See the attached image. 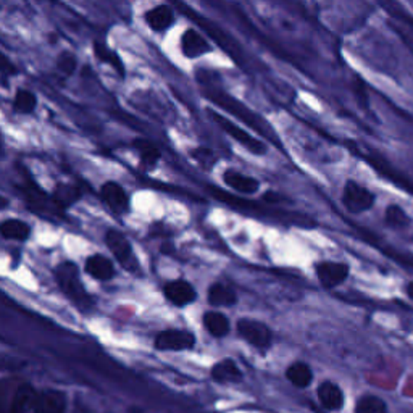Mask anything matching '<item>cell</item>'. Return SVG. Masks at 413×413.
Instances as JSON below:
<instances>
[{
	"label": "cell",
	"mask_w": 413,
	"mask_h": 413,
	"mask_svg": "<svg viewBox=\"0 0 413 413\" xmlns=\"http://www.w3.org/2000/svg\"><path fill=\"white\" fill-rule=\"evenodd\" d=\"M102 197L115 214H125L130 209V197L120 184L105 183L102 186Z\"/></svg>",
	"instance_id": "15"
},
{
	"label": "cell",
	"mask_w": 413,
	"mask_h": 413,
	"mask_svg": "<svg viewBox=\"0 0 413 413\" xmlns=\"http://www.w3.org/2000/svg\"><path fill=\"white\" fill-rule=\"evenodd\" d=\"M238 336L260 352H266L273 345V331L264 321L252 318H241L236 323Z\"/></svg>",
	"instance_id": "1"
},
{
	"label": "cell",
	"mask_w": 413,
	"mask_h": 413,
	"mask_svg": "<svg viewBox=\"0 0 413 413\" xmlns=\"http://www.w3.org/2000/svg\"><path fill=\"white\" fill-rule=\"evenodd\" d=\"M315 273L321 288L331 291V289L343 286V284L349 280L350 266L345 264V261L321 260L315 265Z\"/></svg>",
	"instance_id": "5"
},
{
	"label": "cell",
	"mask_w": 413,
	"mask_h": 413,
	"mask_svg": "<svg viewBox=\"0 0 413 413\" xmlns=\"http://www.w3.org/2000/svg\"><path fill=\"white\" fill-rule=\"evenodd\" d=\"M405 294H407V297H409L410 300H413V281L407 283V286H405Z\"/></svg>",
	"instance_id": "30"
},
{
	"label": "cell",
	"mask_w": 413,
	"mask_h": 413,
	"mask_svg": "<svg viewBox=\"0 0 413 413\" xmlns=\"http://www.w3.org/2000/svg\"><path fill=\"white\" fill-rule=\"evenodd\" d=\"M195 334L187 329H165L155 338V349L164 352H183L195 347Z\"/></svg>",
	"instance_id": "6"
},
{
	"label": "cell",
	"mask_w": 413,
	"mask_h": 413,
	"mask_svg": "<svg viewBox=\"0 0 413 413\" xmlns=\"http://www.w3.org/2000/svg\"><path fill=\"white\" fill-rule=\"evenodd\" d=\"M15 110L20 113H31L36 109V96L30 91H20L15 96Z\"/></svg>",
	"instance_id": "27"
},
{
	"label": "cell",
	"mask_w": 413,
	"mask_h": 413,
	"mask_svg": "<svg viewBox=\"0 0 413 413\" xmlns=\"http://www.w3.org/2000/svg\"><path fill=\"white\" fill-rule=\"evenodd\" d=\"M164 294L168 302L176 307H186L197 299V292L191 283L186 280H175L165 284Z\"/></svg>",
	"instance_id": "8"
},
{
	"label": "cell",
	"mask_w": 413,
	"mask_h": 413,
	"mask_svg": "<svg viewBox=\"0 0 413 413\" xmlns=\"http://www.w3.org/2000/svg\"><path fill=\"white\" fill-rule=\"evenodd\" d=\"M286 379L295 389H307L314 381V371L305 362H292L286 368Z\"/></svg>",
	"instance_id": "17"
},
{
	"label": "cell",
	"mask_w": 413,
	"mask_h": 413,
	"mask_svg": "<svg viewBox=\"0 0 413 413\" xmlns=\"http://www.w3.org/2000/svg\"><path fill=\"white\" fill-rule=\"evenodd\" d=\"M384 223L389 228L397 231H404L412 226V218L407 211L397 204H390L384 210Z\"/></svg>",
	"instance_id": "21"
},
{
	"label": "cell",
	"mask_w": 413,
	"mask_h": 413,
	"mask_svg": "<svg viewBox=\"0 0 413 413\" xmlns=\"http://www.w3.org/2000/svg\"><path fill=\"white\" fill-rule=\"evenodd\" d=\"M134 147L137 149L139 155H141V161L146 168H154L157 165V161L160 160V150L154 146L152 142L144 141V139H137L134 141Z\"/></svg>",
	"instance_id": "24"
},
{
	"label": "cell",
	"mask_w": 413,
	"mask_h": 413,
	"mask_svg": "<svg viewBox=\"0 0 413 413\" xmlns=\"http://www.w3.org/2000/svg\"><path fill=\"white\" fill-rule=\"evenodd\" d=\"M210 378L220 384L242 383L244 373L233 359H223L210 368Z\"/></svg>",
	"instance_id": "10"
},
{
	"label": "cell",
	"mask_w": 413,
	"mask_h": 413,
	"mask_svg": "<svg viewBox=\"0 0 413 413\" xmlns=\"http://www.w3.org/2000/svg\"><path fill=\"white\" fill-rule=\"evenodd\" d=\"M202 325L211 338L223 339L231 331V321L220 310H209L202 316Z\"/></svg>",
	"instance_id": "14"
},
{
	"label": "cell",
	"mask_w": 413,
	"mask_h": 413,
	"mask_svg": "<svg viewBox=\"0 0 413 413\" xmlns=\"http://www.w3.org/2000/svg\"><path fill=\"white\" fill-rule=\"evenodd\" d=\"M86 271L89 275L96 278V280H111L115 275V268L111 265L109 259H105L104 255H92L89 257L86 261Z\"/></svg>",
	"instance_id": "20"
},
{
	"label": "cell",
	"mask_w": 413,
	"mask_h": 413,
	"mask_svg": "<svg viewBox=\"0 0 413 413\" xmlns=\"http://www.w3.org/2000/svg\"><path fill=\"white\" fill-rule=\"evenodd\" d=\"M94 54L100 61H105V63H110L111 68L115 71H118L120 76H125V68H123V63L118 55H116L113 50H110L105 44L96 42L94 44Z\"/></svg>",
	"instance_id": "25"
},
{
	"label": "cell",
	"mask_w": 413,
	"mask_h": 413,
	"mask_svg": "<svg viewBox=\"0 0 413 413\" xmlns=\"http://www.w3.org/2000/svg\"><path fill=\"white\" fill-rule=\"evenodd\" d=\"M316 397L320 405L328 412H339L344 405L343 389L333 381H323L318 384Z\"/></svg>",
	"instance_id": "12"
},
{
	"label": "cell",
	"mask_w": 413,
	"mask_h": 413,
	"mask_svg": "<svg viewBox=\"0 0 413 413\" xmlns=\"http://www.w3.org/2000/svg\"><path fill=\"white\" fill-rule=\"evenodd\" d=\"M80 197V189L76 186H58L54 195V202L58 207H68Z\"/></svg>",
	"instance_id": "26"
},
{
	"label": "cell",
	"mask_w": 413,
	"mask_h": 413,
	"mask_svg": "<svg viewBox=\"0 0 413 413\" xmlns=\"http://www.w3.org/2000/svg\"><path fill=\"white\" fill-rule=\"evenodd\" d=\"M209 115H210V118L214 120L216 125H218L221 130L228 134V136L233 137L238 144H241L245 150H249V152H252L254 155H265L266 154V146L260 141V139L254 137L252 134H249L247 131L242 130V128L234 125L231 120H228L226 116L220 115L218 111L209 110Z\"/></svg>",
	"instance_id": "4"
},
{
	"label": "cell",
	"mask_w": 413,
	"mask_h": 413,
	"mask_svg": "<svg viewBox=\"0 0 413 413\" xmlns=\"http://www.w3.org/2000/svg\"><path fill=\"white\" fill-rule=\"evenodd\" d=\"M58 70L63 71L65 75H73L76 71V58L71 54H61L57 60Z\"/></svg>",
	"instance_id": "28"
},
{
	"label": "cell",
	"mask_w": 413,
	"mask_h": 413,
	"mask_svg": "<svg viewBox=\"0 0 413 413\" xmlns=\"http://www.w3.org/2000/svg\"><path fill=\"white\" fill-rule=\"evenodd\" d=\"M30 225L21 220H5L0 223V234L5 239H15V241H25L30 236Z\"/></svg>",
	"instance_id": "23"
},
{
	"label": "cell",
	"mask_w": 413,
	"mask_h": 413,
	"mask_svg": "<svg viewBox=\"0 0 413 413\" xmlns=\"http://www.w3.org/2000/svg\"><path fill=\"white\" fill-rule=\"evenodd\" d=\"M223 181L228 187H231L234 192L244 194V195H252L257 194L260 189V181L254 176L244 175V173L238 170H226L223 173Z\"/></svg>",
	"instance_id": "11"
},
{
	"label": "cell",
	"mask_w": 413,
	"mask_h": 413,
	"mask_svg": "<svg viewBox=\"0 0 413 413\" xmlns=\"http://www.w3.org/2000/svg\"><path fill=\"white\" fill-rule=\"evenodd\" d=\"M5 205H7V200H5L4 197H0V209H4Z\"/></svg>",
	"instance_id": "31"
},
{
	"label": "cell",
	"mask_w": 413,
	"mask_h": 413,
	"mask_svg": "<svg viewBox=\"0 0 413 413\" xmlns=\"http://www.w3.org/2000/svg\"><path fill=\"white\" fill-rule=\"evenodd\" d=\"M66 397L63 393L54 389L36 393L35 404H32V413H65Z\"/></svg>",
	"instance_id": "9"
},
{
	"label": "cell",
	"mask_w": 413,
	"mask_h": 413,
	"mask_svg": "<svg viewBox=\"0 0 413 413\" xmlns=\"http://www.w3.org/2000/svg\"><path fill=\"white\" fill-rule=\"evenodd\" d=\"M210 44L207 39L195 30L184 31L181 36V50L186 58H199L210 52Z\"/></svg>",
	"instance_id": "13"
},
{
	"label": "cell",
	"mask_w": 413,
	"mask_h": 413,
	"mask_svg": "<svg viewBox=\"0 0 413 413\" xmlns=\"http://www.w3.org/2000/svg\"><path fill=\"white\" fill-rule=\"evenodd\" d=\"M173 21H175V13L168 5H159L146 13V23L152 31L164 32L173 25Z\"/></svg>",
	"instance_id": "18"
},
{
	"label": "cell",
	"mask_w": 413,
	"mask_h": 413,
	"mask_svg": "<svg viewBox=\"0 0 413 413\" xmlns=\"http://www.w3.org/2000/svg\"><path fill=\"white\" fill-rule=\"evenodd\" d=\"M36 393L30 384H21L13 390V397L10 400L8 413H27L35 404Z\"/></svg>",
	"instance_id": "19"
},
{
	"label": "cell",
	"mask_w": 413,
	"mask_h": 413,
	"mask_svg": "<svg viewBox=\"0 0 413 413\" xmlns=\"http://www.w3.org/2000/svg\"><path fill=\"white\" fill-rule=\"evenodd\" d=\"M207 302L215 309L233 307L238 302V294L225 283H214L209 288V292H207Z\"/></svg>",
	"instance_id": "16"
},
{
	"label": "cell",
	"mask_w": 413,
	"mask_h": 413,
	"mask_svg": "<svg viewBox=\"0 0 413 413\" xmlns=\"http://www.w3.org/2000/svg\"><path fill=\"white\" fill-rule=\"evenodd\" d=\"M15 66L12 61L8 60L7 55H4L0 52V75H13L15 73Z\"/></svg>",
	"instance_id": "29"
},
{
	"label": "cell",
	"mask_w": 413,
	"mask_h": 413,
	"mask_svg": "<svg viewBox=\"0 0 413 413\" xmlns=\"http://www.w3.org/2000/svg\"><path fill=\"white\" fill-rule=\"evenodd\" d=\"M57 280L61 289H63V292L68 295L76 305L82 307V309L92 305V299L89 297L85 288H82L80 275H78V270L73 264H61L57 268Z\"/></svg>",
	"instance_id": "3"
},
{
	"label": "cell",
	"mask_w": 413,
	"mask_h": 413,
	"mask_svg": "<svg viewBox=\"0 0 413 413\" xmlns=\"http://www.w3.org/2000/svg\"><path fill=\"white\" fill-rule=\"evenodd\" d=\"M354 413H389V407L379 395L364 394L357 400Z\"/></svg>",
	"instance_id": "22"
},
{
	"label": "cell",
	"mask_w": 413,
	"mask_h": 413,
	"mask_svg": "<svg viewBox=\"0 0 413 413\" xmlns=\"http://www.w3.org/2000/svg\"><path fill=\"white\" fill-rule=\"evenodd\" d=\"M340 200H343L345 210L354 215H360L373 209V205L376 202V197L370 189L364 186V184L349 180L344 184Z\"/></svg>",
	"instance_id": "2"
},
{
	"label": "cell",
	"mask_w": 413,
	"mask_h": 413,
	"mask_svg": "<svg viewBox=\"0 0 413 413\" xmlns=\"http://www.w3.org/2000/svg\"><path fill=\"white\" fill-rule=\"evenodd\" d=\"M105 242H107L111 254L116 257V260H118L126 270L130 271L137 270V260L132 254V247L125 234H121L116 230H110L107 231V236H105Z\"/></svg>",
	"instance_id": "7"
}]
</instances>
